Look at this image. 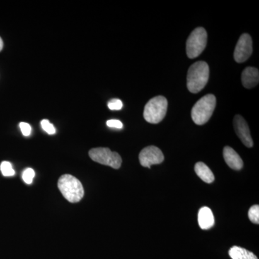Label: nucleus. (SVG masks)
<instances>
[{"label": "nucleus", "mask_w": 259, "mask_h": 259, "mask_svg": "<svg viewBox=\"0 0 259 259\" xmlns=\"http://www.w3.org/2000/svg\"><path fill=\"white\" fill-rule=\"evenodd\" d=\"M223 156L228 166L234 170H241L243 166V162L239 155L236 152L235 150L226 146L223 149Z\"/></svg>", "instance_id": "obj_10"}, {"label": "nucleus", "mask_w": 259, "mask_h": 259, "mask_svg": "<svg viewBox=\"0 0 259 259\" xmlns=\"http://www.w3.org/2000/svg\"><path fill=\"white\" fill-rule=\"evenodd\" d=\"M93 161L118 169L122 164V158L117 152H112L108 148H95L89 152Z\"/></svg>", "instance_id": "obj_6"}, {"label": "nucleus", "mask_w": 259, "mask_h": 259, "mask_svg": "<svg viewBox=\"0 0 259 259\" xmlns=\"http://www.w3.org/2000/svg\"><path fill=\"white\" fill-rule=\"evenodd\" d=\"M20 127L23 136H29L31 134V126L27 123V122H20Z\"/></svg>", "instance_id": "obj_20"}, {"label": "nucleus", "mask_w": 259, "mask_h": 259, "mask_svg": "<svg viewBox=\"0 0 259 259\" xmlns=\"http://www.w3.org/2000/svg\"><path fill=\"white\" fill-rule=\"evenodd\" d=\"M168 101L164 97H153L146 104L144 108L145 120L149 123L157 124L166 116Z\"/></svg>", "instance_id": "obj_4"}, {"label": "nucleus", "mask_w": 259, "mask_h": 259, "mask_svg": "<svg viewBox=\"0 0 259 259\" xmlns=\"http://www.w3.org/2000/svg\"><path fill=\"white\" fill-rule=\"evenodd\" d=\"M107 125L114 128L122 129L123 127L122 122L118 120H110L107 121Z\"/></svg>", "instance_id": "obj_21"}, {"label": "nucleus", "mask_w": 259, "mask_h": 259, "mask_svg": "<svg viewBox=\"0 0 259 259\" xmlns=\"http://www.w3.org/2000/svg\"><path fill=\"white\" fill-rule=\"evenodd\" d=\"M207 42V33L203 28H197L192 32L187 40V54L194 59L202 54Z\"/></svg>", "instance_id": "obj_5"}, {"label": "nucleus", "mask_w": 259, "mask_h": 259, "mask_svg": "<svg viewBox=\"0 0 259 259\" xmlns=\"http://www.w3.org/2000/svg\"><path fill=\"white\" fill-rule=\"evenodd\" d=\"M209 69L204 61H197L190 66L187 76V86L190 93H198L208 82Z\"/></svg>", "instance_id": "obj_1"}, {"label": "nucleus", "mask_w": 259, "mask_h": 259, "mask_svg": "<svg viewBox=\"0 0 259 259\" xmlns=\"http://www.w3.org/2000/svg\"><path fill=\"white\" fill-rule=\"evenodd\" d=\"M242 83L246 89L254 88L258 83V70L253 67H247L243 70L241 76Z\"/></svg>", "instance_id": "obj_11"}, {"label": "nucleus", "mask_w": 259, "mask_h": 259, "mask_svg": "<svg viewBox=\"0 0 259 259\" xmlns=\"http://www.w3.org/2000/svg\"><path fill=\"white\" fill-rule=\"evenodd\" d=\"M248 218L252 223L258 225L259 223V206L258 204L252 206L248 211Z\"/></svg>", "instance_id": "obj_16"}, {"label": "nucleus", "mask_w": 259, "mask_h": 259, "mask_svg": "<svg viewBox=\"0 0 259 259\" xmlns=\"http://www.w3.org/2000/svg\"><path fill=\"white\" fill-rule=\"evenodd\" d=\"M216 107L214 95H205L197 102L192 110V118L194 123L202 125L208 122Z\"/></svg>", "instance_id": "obj_3"}, {"label": "nucleus", "mask_w": 259, "mask_h": 259, "mask_svg": "<svg viewBox=\"0 0 259 259\" xmlns=\"http://www.w3.org/2000/svg\"><path fill=\"white\" fill-rule=\"evenodd\" d=\"M252 51L253 47L251 37L248 34H243L237 42L234 52L235 60L238 63L245 62L251 56Z\"/></svg>", "instance_id": "obj_8"}, {"label": "nucleus", "mask_w": 259, "mask_h": 259, "mask_svg": "<svg viewBox=\"0 0 259 259\" xmlns=\"http://www.w3.org/2000/svg\"><path fill=\"white\" fill-rule=\"evenodd\" d=\"M34 177H35V171L32 168H27L23 171V179L25 183L28 184V185L31 184Z\"/></svg>", "instance_id": "obj_18"}, {"label": "nucleus", "mask_w": 259, "mask_h": 259, "mask_svg": "<svg viewBox=\"0 0 259 259\" xmlns=\"http://www.w3.org/2000/svg\"><path fill=\"white\" fill-rule=\"evenodd\" d=\"M228 253L232 259H258L254 253L238 246L232 247Z\"/></svg>", "instance_id": "obj_14"}, {"label": "nucleus", "mask_w": 259, "mask_h": 259, "mask_svg": "<svg viewBox=\"0 0 259 259\" xmlns=\"http://www.w3.org/2000/svg\"><path fill=\"white\" fill-rule=\"evenodd\" d=\"M194 171L197 176L206 183L210 184L214 182V175L210 168L205 163H202V162H198L196 163L195 166H194Z\"/></svg>", "instance_id": "obj_13"}, {"label": "nucleus", "mask_w": 259, "mask_h": 259, "mask_svg": "<svg viewBox=\"0 0 259 259\" xmlns=\"http://www.w3.org/2000/svg\"><path fill=\"white\" fill-rule=\"evenodd\" d=\"M107 106L111 110H120L122 108L123 104L119 99H112L107 103Z\"/></svg>", "instance_id": "obj_19"}, {"label": "nucleus", "mask_w": 259, "mask_h": 259, "mask_svg": "<svg viewBox=\"0 0 259 259\" xmlns=\"http://www.w3.org/2000/svg\"><path fill=\"white\" fill-rule=\"evenodd\" d=\"M233 124L237 136L241 139L242 143L246 147H253V139L250 136L249 127L245 119L242 116L237 115L235 116Z\"/></svg>", "instance_id": "obj_9"}, {"label": "nucleus", "mask_w": 259, "mask_h": 259, "mask_svg": "<svg viewBox=\"0 0 259 259\" xmlns=\"http://www.w3.org/2000/svg\"><path fill=\"white\" fill-rule=\"evenodd\" d=\"M164 160V156L159 148L151 146L146 147L139 154V161L141 166L150 168L152 165L159 164Z\"/></svg>", "instance_id": "obj_7"}, {"label": "nucleus", "mask_w": 259, "mask_h": 259, "mask_svg": "<svg viewBox=\"0 0 259 259\" xmlns=\"http://www.w3.org/2000/svg\"><path fill=\"white\" fill-rule=\"evenodd\" d=\"M199 226L202 230H208L214 224V218L212 210L207 207H202L198 213Z\"/></svg>", "instance_id": "obj_12"}, {"label": "nucleus", "mask_w": 259, "mask_h": 259, "mask_svg": "<svg viewBox=\"0 0 259 259\" xmlns=\"http://www.w3.org/2000/svg\"><path fill=\"white\" fill-rule=\"evenodd\" d=\"M42 128L49 135H54L56 134V128L54 127V125L53 124H51L49 120H42L41 122Z\"/></svg>", "instance_id": "obj_17"}, {"label": "nucleus", "mask_w": 259, "mask_h": 259, "mask_svg": "<svg viewBox=\"0 0 259 259\" xmlns=\"http://www.w3.org/2000/svg\"><path fill=\"white\" fill-rule=\"evenodd\" d=\"M3 39L0 37V51L3 50Z\"/></svg>", "instance_id": "obj_22"}, {"label": "nucleus", "mask_w": 259, "mask_h": 259, "mask_svg": "<svg viewBox=\"0 0 259 259\" xmlns=\"http://www.w3.org/2000/svg\"><path fill=\"white\" fill-rule=\"evenodd\" d=\"M58 187L64 198L71 203L79 202L84 194L82 184L76 177L70 175H62L59 178Z\"/></svg>", "instance_id": "obj_2"}, {"label": "nucleus", "mask_w": 259, "mask_h": 259, "mask_svg": "<svg viewBox=\"0 0 259 259\" xmlns=\"http://www.w3.org/2000/svg\"><path fill=\"white\" fill-rule=\"evenodd\" d=\"M0 169H1L2 174L5 177L14 176L15 171L12 166L11 163L8 161L2 162L0 165Z\"/></svg>", "instance_id": "obj_15"}]
</instances>
